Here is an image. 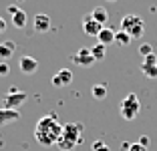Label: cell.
<instances>
[{
    "mask_svg": "<svg viewBox=\"0 0 157 151\" xmlns=\"http://www.w3.org/2000/svg\"><path fill=\"white\" fill-rule=\"evenodd\" d=\"M101 24L99 22H95V20L89 16V18H83V30H85V34H89V37H97L99 32H101Z\"/></svg>",
    "mask_w": 157,
    "mask_h": 151,
    "instance_id": "obj_13",
    "label": "cell"
},
{
    "mask_svg": "<svg viewBox=\"0 0 157 151\" xmlns=\"http://www.w3.org/2000/svg\"><path fill=\"white\" fill-rule=\"evenodd\" d=\"M8 12H10V18H12V24L16 28L26 26L28 18H26V12H24L22 8H18V6H8Z\"/></svg>",
    "mask_w": 157,
    "mask_h": 151,
    "instance_id": "obj_7",
    "label": "cell"
},
{
    "mask_svg": "<svg viewBox=\"0 0 157 151\" xmlns=\"http://www.w3.org/2000/svg\"><path fill=\"white\" fill-rule=\"evenodd\" d=\"M73 63L78 64V67H91V64H95V59H93V55H91V48L77 50V52L73 55Z\"/></svg>",
    "mask_w": 157,
    "mask_h": 151,
    "instance_id": "obj_6",
    "label": "cell"
},
{
    "mask_svg": "<svg viewBox=\"0 0 157 151\" xmlns=\"http://www.w3.org/2000/svg\"><path fill=\"white\" fill-rule=\"evenodd\" d=\"M143 64H157V56L155 55H149L143 59Z\"/></svg>",
    "mask_w": 157,
    "mask_h": 151,
    "instance_id": "obj_22",
    "label": "cell"
},
{
    "mask_svg": "<svg viewBox=\"0 0 157 151\" xmlns=\"http://www.w3.org/2000/svg\"><path fill=\"white\" fill-rule=\"evenodd\" d=\"M4 30H6V20L0 16V32H4Z\"/></svg>",
    "mask_w": 157,
    "mask_h": 151,
    "instance_id": "obj_26",
    "label": "cell"
},
{
    "mask_svg": "<svg viewBox=\"0 0 157 151\" xmlns=\"http://www.w3.org/2000/svg\"><path fill=\"white\" fill-rule=\"evenodd\" d=\"M141 71H143L145 77L157 79V64H141Z\"/></svg>",
    "mask_w": 157,
    "mask_h": 151,
    "instance_id": "obj_19",
    "label": "cell"
},
{
    "mask_svg": "<svg viewBox=\"0 0 157 151\" xmlns=\"http://www.w3.org/2000/svg\"><path fill=\"white\" fill-rule=\"evenodd\" d=\"M14 50H16V45H14L12 41L0 42V63H6V60L14 55Z\"/></svg>",
    "mask_w": 157,
    "mask_h": 151,
    "instance_id": "obj_12",
    "label": "cell"
},
{
    "mask_svg": "<svg viewBox=\"0 0 157 151\" xmlns=\"http://www.w3.org/2000/svg\"><path fill=\"white\" fill-rule=\"evenodd\" d=\"M33 28L38 34L48 32V28H51V16H48V14H36L33 18Z\"/></svg>",
    "mask_w": 157,
    "mask_h": 151,
    "instance_id": "obj_8",
    "label": "cell"
},
{
    "mask_svg": "<svg viewBox=\"0 0 157 151\" xmlns=\"http://www.w3.org/2000/svg\"><path fill=\"white\" fill-rule=\"evenodd\" d=\"M139 145H143L145 147V149H147V147H149V143H151V141H149V137H147V135H143V137H141V139H139Z\"/></svg>",
    "mask_w": 157,
    "mask_h": 151,
    "instance_id": "obj_24",
    "label": "cell"
},
{
    "mask_svg": "<svg viewBox=\"0 0 157 151\" xmlns=\"http://www.w3.org/2000/svg\"><path fill=\"white\" fill-rule=\"evenodd\" d=\"M91 18L95 20V22H99V24H101V26H103V24H105L107 20H109V12H107V10L103 8V6H97V8L93 10Z\"/></svg>",
    "mask_w": 157,
    "mask_h": 151,
    "instance_id": "obj_15",
    "label": "cell"
},
{
    "mask_svg": "<svg viewBox=\"0 0 157 151\" xmlns=\"http://www.w3.org/2000/svg\"><path fill=\"white\" fill-rule=\"evenodd\" d=\"M60 133H63V123L59 121L56 115H44L42 119H38L36 129H34V137L40 145L51 147L56 145Z\"/></svg>",
    "mask_w": 157,
    "mask_h": 151,
    "instance_id": "obj_1",
    "label": "cell"
},
{
    "mask_svg": "<svg viewBox=\"0 0 157 151\" xmlns=\"http://www.w3.org/2000/svg\"><path fill=\"white\" fill-rule=\"evenodd\" d=\"M93 151H111L105 141H95L93 143Z\"/></svg>",
    "mask_w": 157,
    "mask_h": 151,
    "instance_id": "obj_20",
    "label": "cell"
},
{
    "mask_svg": "<svg viewBox=\"0 0 157 151\" xmlns=\"http://www.w3.org/2000/svg\"><path fill=\"white\" fill-rule=\"evenodd\" d=\"M131 41H133V38H131L127 32H123V30L115 32V45L117 46H127V45H131Z\"/></svg>",
    "mask_w": 157,
    "mask_h": 151,
    "instance_id": "obj_16",
    "label": "cell"
},
{
    "mask_svg": "<svg viewBox=\"0 0 157 151\" xmlns=\"http://www.w3.org/2000/svg\"><path fill=\"white\" fill-rule=\"evenodd\" d=\"M139 111H141V103H139V97L135 95V93H129V95L121 101L119 113L125 121H133L139 115Z\"/></svg>",
    "mask_w": 157,
    "mask_h": 151,
    "instance_id": "obj_4",
    "label": "cell"
},
{
    "mask_svg": "<svg viewBox=\"0 0 157 151\" xmlns=\"http://www.w3.org/2000/svg\"><path fill=\"white\" fill-rule=\"evenodd\" d=\"M26 99H28V93L18 91V89H14V87H12V89H10V91L4 95V99H2V109H8V111H18Z\"/></svg>",
    "mask_w": 157,
    "mask_h": 151,
    "instance_id": "obj_5",
    "label": "cell"
},
{
    "mask_svg": "<svg viewBox=\"0 0 157 151\" xmlns=\"http://www.w3.org/2000/svg\"><path fill=\"white\" fill-rule=\"evenodd\" d=\"M91 93H93V97H95L97 101H103L107 97V87L105 85H95V87L91 89Z\"/></svg>",
    "mask_w": 157,
    "mask_h": 151,
    "instance_id": "obj_18",
    "label": "cell"
},
{
    "mask_svg": "<svg viewBox=\"0 0 157 151\" xmlns=\"http://www.w3.org/2000/svg\"><path fill=\"white\" fill-rule=\"evenodd\" d=\"M139 52H141V55H143V59H145V56L153 55V48H151V45H147V42H145V45L139 46Z\"/></svg>",
    "mask_w": 157,
    "mask_h": 151,
    "instance_id": "obj_21",
    "label": "cell"
},
{
    "mask_svg": "<svg viewBox=\"0 0 157 151\" xmlns=\"http://www.w3.org/2000/svg\"><path fill=\"white\" fill-rule=\"evenodd\" d=\"M8 64L6 63H0V77H4V75H8Z\"/></svg>",
    "mask_w": 157,
    "mask_h": 151,
    "instance_id": "obj_25",
    "label": "cell"
},
{
    "mask_svg": "<svg viewBox=\"0 0 157 151\" xmlns=\"http://www.w3.org/2000/svg\"><path fill=\"white\" fill-rule=\"evenodd\" d=\"M107 2H115V0H107Z\"/></svg>",
    "mask_w": 157,
    "mask_h": 151,
    "instance_id": "obj_27",
    "label": "cell"
},
{
    "mask_svg": "<svg viewBox=\"0 0 157 151\" xmlns=\"http://www.w3.org/2000/svg\"><path fill=\"white\" fill-rule=\"evenodd\" d=\"M121 30L127 32L131 38H139L145 32V20L137 14H127L121 18Z\"/></svg>",
    "mask_w": 157,
    "mask_h": 151,
    "instance_id": "obj_3",
    "label": "cell"
},
{
    "mask_svg": "<svg viewBox=\"0 0 157 151\" xmlns=\"http://www.w3.org/2000/svg\"><path fill=\"white\" fill-rule=\"evenodd\" d=\"M91 55H93V59H95V63H97V60H103V59H105V55H107V46L95 45L91 48Z\"/></svg>",
    "mask_w": 157,
    "mask_h": 151,
    "instance_id": "obj_17",
    "label": "cell"
},
{
    "mask_svg": "<svg viewBox=\"0 0 157 151\" xmlns=\"http://www.w3.org/2000/svg\"><path fill=\"white\" fill-rule=\"evenodd\" d=\"M81 133H83V125L81 123H65L63 125V133H60L59 141H56V147L60 151H73L81 143Z\"/></svg>",
    "mask_w": 157,
    "mask_h": 151,
    "instance_id": "obj_2",
    "label": "cell"
},
{
    "mask_svg": "<svg viewBox=\"0 0 157 151\" xmlns=\"http://www.w3.org/2000/svg\"><path fill=\"white\" fill-rule=\"evenodd\" d=\"M20 117L18 111H8V109H0V127H4V125L12 123Z\"/></svg>",
    "mask_w": 157,
    "mask_h": 151,
    "instance_id": "obj_14",
    "label": "cell"
},
{
    "mask_svg": "<svg viewBox=\"0 0 157 151\" xmlns=\"http://www.w3.org/2000/svg\"><path fill=\"white\" fill-rule=\"evenodd\" d=\"M127 151H147L143 145H139V143H133V145H129L127 147Z\"/></svg>",
    "mask_w": 157,
    "mask_h": 151,
    "instance_id": "obj_23",
    "label": "cell"
},
{
    "mask_svg": "<svg viewBox=\"0 0 157 151\" xmlns=\"http://www.w3.org/2000/svg\"><path fill=\"white\" fill-rule=\"evenodd\" d=\"M36 69H38V60L34 59V56H22V59H20V71H22L24 75L36 73Z\"/></svg>",
    "mask_w": 157,
    "mask_h": 151,
    "instance_id": "obj_10",
    "label": "cell"
},
{
    "mask_svg": "<svg viewBox=\"0 0 157 151\" xmlns=\"http://www.w3.org/2000/svg\"><path fill=\"white\" fill-rule=\"evenodd\" d=\"M71 83H73V73H71L69 69H60L59 73L55 75V77H52V85H55V87H67V85H71Z\"/></svg>",
    "mask_w": 157,
    "mask_h": 151,
    "instance_id": "obj_9",
    "label": "cell"
},
{
    "mask_svg": "<svg viewBox=\"0 0 157 151\" xmlns=\"http://www.w3.org/2000/svg\"><path fill=\"white\" fill-rule=\"evenodd\" d=\"M97 41H99V45H103V46L113 45V42H115V30L109 28V26H103L101 32L97 34Z\"/></svg>",
    "mask_w": 157,
    "mask_h": 151,
    "instance_id": "obj_11",
    "label": "cell"
}]
</instances>
